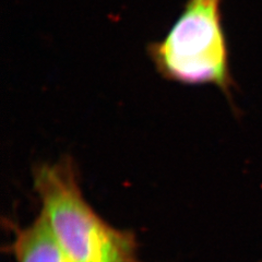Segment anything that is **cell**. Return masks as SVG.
<instances>
[{
  "instance_id": "obj_3",
  "label": "cell",
  "mask_w": 262,
  "mask_h": 262,
  "mask_svg": "<svg viewBox=\"0 0 262 262\" xmlns=\"http://www.w3.org/2000/svg\"><path fill=\"white\" fill-rule=\"evenodd\" d=\"M12 252L16 262H73L42 213L29 226L16 229Z\"/></svg>"
},
{
  "instance_id": "obj_1",
  "label": "cell",
  "mask_w": 262,
  "mask_h": 262,
  "mask_svg": "<svg viewBox=\"0 0 262 262\" xmlns=\"http://www.w3.org/2000/svg\"><path fill=\"white\" fill-rule=\"evenodd\" d=\"M40 213L73 262H140L135 235L110 225L82 193L69 158L35 167Z\"/></svg>"
},
{
  "instance_id": "obj_2",
  "label": "cell",
  "mask_w": 262,
  "mask_h": 262,
  "mask_svg": "<svg viewBox=\"0 0 262 262\" xmlns=\"http://www.w3.org/2000/svg\"><path fill=\"white\" fill-rule=\"evenodd\" d=\"M160 75L183 84L229 85L220 0H188L166 36L149 46Z\"/></svg>"
}]
</instances>
